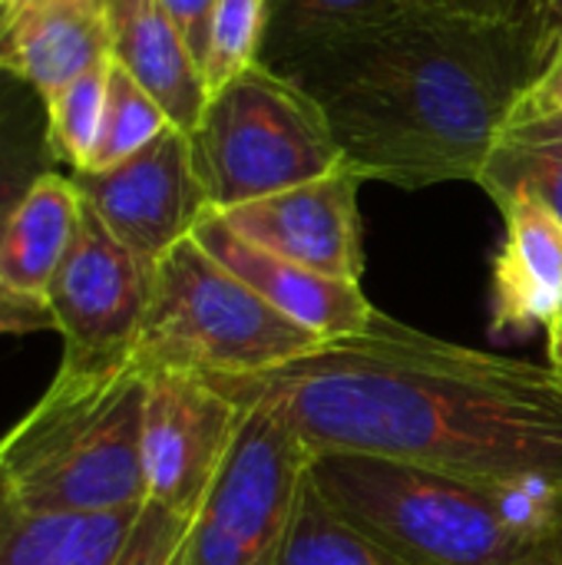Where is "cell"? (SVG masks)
I'll return each instance as SVG.
<instances>
[{
    "label": "cell",
    "mask_w": 562,
    "mask_h": 565,
    "mask_svg": "<svg viewBox=\"0 0 562 565\" xmlns=\"http://www.w3.org/2000/svg\"><path fill=\"white\" fill-rule=\"evenodd\" d=\"M275 411L311 454H371L474 483L562 490V374L431 338L374 311L351 338L252 377H209Z\"/></svg>",
    "instance_id": "obj_1"
},
{
    "label": "cell",
    "mask_w": 562,
    "mask_h": 565,
    "mask_svg": "<svg viewBox=\"0 0 562 565\" xmlns=\"http://www.w3.org/2000/svg\"><path fill=\"white\" fill-rule=\"evenodd\" d=\"M553 46L533 10L510 20L424 3L341 33L285 70L328 116L364 182H477L484 159Z\"/></svg>",
    "instance_id": "obj_2"
},
{
    "label": "cell",
    "mask_w": 562,
    "mask_h": 565,
    "mask_svg": "<svg viewBox=\"0 0 562 565\" xmlns=\"http://www.w3.org/2000/svg\"><path fill=\"white\" fill-rule=\"evenodd\" d=\"M328 507L407 565H523L562 546V490L494 487L371 454H311Z\"/></svg>",
    "instance_id": "obj_3"
},
{
    "label": "cell",
    "mask_w": 562,
    "mask_h": 565,
    "mask_svg": "<svg viewBox=\"0 0 562 565\" xmlns=\"http://www.w3.org/2000/svg\"><path fill=\"white\" fill-rule=\"evenodd\" d=\"M146 371L63 364L40 401L0 437V480L40 513L96 516L146 503Z\"/></svg>",
    "instance_id": "obj_4"
},
{
    "label": "cell",
    "mask_w": 562,
    "mask_h": 565,
    "mask_svg": "<svg viewBox=\"0 0 562 565\" xmlns=\"http://www.w3.org/2000/svg\"><path fill=\"white\" fill-rule=\"evenodd\" d=\"M325 341L262 301L192 235L152 268L136 364L202 377H252L285 367Z\"/></svg>",
    "instance_id": "obj_5"
},
{
    "label": "cell",
    "mask_w": 562,
    "mask_h": 565,
    "mask_svg": "<svg viewBox=\"0 0 562 565\" xmlns=\"http://www.w3.org/2000/svg\"><path fill=\"white\" fill-rule=\"evenodd\" d=\"M199 182L215 212L285 192L344 166L321 106L285 73L252 63L209 93L189 132Z\"/></svg>",
    "instance_id": "obj_6"
},
{
    "label": "cell",
    "mask_w": 562,
    "mask_h": 565,
    "mask_svg": "<svg viewBox=\"0 0 562 565\" xmlns=\"http://www.w3.org/2000/svg\"><path fill=\"white\" fill-rule=\"evenodd\" d=\"M311 450L268 407H242L235 440L189 526L182 565H275Z\"/></svg>",
    "instance_id": "obj_7"
},
{
    "label": "cell",
    "mask_w": 562,
    "mask_h": 565,
    "mask_svg": "<svg viewBox=\"0 0 562 565\" xmlns=\"http://www.w3.org/2000/svg\"><path fill=\"white\" fill-rule=\"evenodd\" d=\"M152 291V265L83 205L73 245L50 281L46 311L63 338V364L106 367L136 358Z\"/></svg>",
    "instance_id": "obj_8"
},
{
    "label": "cell",
    "mask_w": 562,
    "mask_h": 565,
    "mask_svg": "<svg viewBox=\"0 0 562 565\" xmlns=\"http://www.w3.org/2000/svg\"><path fill=\"white\" fill-rule=\"evenodd\" d=\"M238 420L242 407L209 377L149 367L142 401L146 500L192 520L235 440Z\"/></svg>",
    "instance_id": "obj_9"
},
{
    "label": "cell",
    "mask_w": 562,
    "mask_h": 565,
    "mask_svg": "<svg viewBox=\"0 0 562 565\" xmlns=\"http://www.w3.org/2000/svg\"><path fill=\"white\" fill-rule=\"evenodd\" d=\"M70 182L79 202L152 268L212 209L192 162L189 132L176 126L109 169L70 172Z\"/></svg>",
    "instance_id": "obj_10"
},
{
    "label": "cell",
    "mask_w": 562,
    "mask_h": 565,
    "mask_svg": "<svg viewBox=\"0 0 562 565\" xmlns=\"http://www.w3.org/2000/svg\"><path fill=\"white\" fill-rule=\"evenodd\" d=\"M361 182L364 179L354 169L341 166L321 179L225 209L219 215L235 235L272 255H282L318 275L361 281Z\"/></svg>",
    "instance_id": "obj_11"
},
{
    "label": "cell",
    "mask_w": 562,
    "mask_h": 565,
    "mask_svg": "<svg viewBox=\"0 0 562 565\" xmlns=\"http://www.w3.org/2000/svg\"><path fill=\"white\" fill-rule=\"evenodd\" d=\"M192 238L238 281H245L262 301H268L275 311L291 318L325 344L364 331L378 311L364 298L361 281L318 275L282 255H272L235 235L215 209L202 212V218L192 228Z\"/></svg>",
    "instance_id": "obj_12"
},
{
    "label": "cell",
    "mask_w": 562,
    "mask_h": 565,
    "mask_svg": "<svg viewBox=\"0 0 562 565\" xmlns=\"http://www.w3.org/2000/svg\"><path fill=\"white\" fill-rule=\"evenodd\" d=\"M500 212L507 232L494 255L490 331L500 341H523L562 318V218L530 195L510 199Z\"/></svg>",
    "instance_id": "obj_13"
},
{
    "label": "cell",
    "mask_w": 562,
    "mask_h": 565,
    "mask_svg": "<svg viewBox=\"0 0 562 565\" xmlns=\"http://www.w3.org/2000/svg\"><path fill=\"white\" fill-rule=\"evenodd\" d=\"M113 56L106 3L56 0L0 13V73L53 96Z\"/></svg>",
    "instance_id": "obj_14"
},
{
    "label": "cell",
    "mask_w": 562,
    "mask_h": 565,
    "mask_svg": "<svg viewBox=\"0 0 562 565\" xmlns=\"http://www.w3.org/2000/svg\"><path fill=\"white\" fill-rule=\"evenodd\" d=\"M113 60L162 106L169 122L192 132L209 103V86L189 43L159 0H106Z\"/></svg>",
    "instance_id": "obj_15"
},
{
    "label": "cell",
    "mask_w": 562,
    "mask_h": 565,
    "mask_svg": "<svg viewBox=\"0 0 562 565\" xmlns=\"http://www.w3.org/2000/svg\"><path fill=\"white\" fill-rule=\"evenodd\" d=\"M83 202L63 172H46L10 212L0 232V288L20 298L46 301L79 228Z\"/></svg>",
    "instance_id": "obj_16"
},
{
    "label": "cell",
    "mask_w": 562,
    "mask_h": 565,
    "mask_svg": "<svg viewBox=\"0 0 562 565\" xmlns=\"http://www.w3.org/2000/svg\"><path fill=\"white\" fill-rule=\"evenodd\" d=\"M477 185L497 209L530 195L562 218V113L517 103L484 159Z\"/></svg>",
    "instance_id": "obj_17"
},
{
    "label": "cell",
    "mask_w": 562,
    "mask_h": 565,
    "mask_svg": "<svg viewBox=\"0 0 562 565\" xmlns=\"http://www.w3.org/2000/svg\"><path fill=\"white\" fill-rule=\"evenodd\" d=\"M424 3L437 0H265V40L258 63L285 70L325 40L384 23Z\"/></svg>",
    "instance_id": "obj_18"
},
{
    "label": "cell",
    "mask_w": 562,
    "mask_h": 565,
    "mask_svg": "<svg viewBox=\"0 0 562 565\" xmlns=\"http://www.w3.org/2000/svg\"><path fill=\"white\" fill-rule=\"evenodd\" d=\"M56 166L43 99L26 83L0 73V232L20 199Z\"/></svg>",
    "instance_id": "obj_19"
},
{
    "label": "cell",
    "mask_w": 562,
    "mask_h": 565,
    "mask_svg": "<svg viewBox=\"0 0 562 565\" xmlns=\"http://www.w3.org/2000/svg\"><path fill=\"white\" fill-rule=\"evenodd\" d=\"M275 565H407L374 543L368 533L341 520L318 493L311 473L301 483L291 526Z\"/></svg>",
    "instance_id": "obj_20"
},
{
    "label": "cell",
    "mask_w": 562,
    "mask_h": 565,
    "mask_svg": "<svg viewBox=\"0 0 562 565\" xmlns=\"http://www.w3.org/2000/svg\"><path fill=\"white\" fill-rule=\"evenodd\" d=\"M113 60V56H109ZM109 60L96 63L63 89L43 99L46 106V136L56 162L70 166V172L89 169V159L99 142L103 113H106V83Z\"/></svg>",
    "instance_id": "obj_21"
},
{
    "label": "cell",
    "mask_w": 562,
    "mask_h": 565,
    "mask_svg": "<svg viewBox=\"0 0 562 565\" xmlns=\"http://www.w3.org/2000/svg\"><path fill=\"white\" fill-rule=\"evenodd\" d=\"M169 126L172 122L162 113V106L116 60H109L106 113H103V129H99V142L89 159V169H109V166L129 159L132 152L149 146Z\"/></svg>",
    "instance_id": "obj_22"
},
{
    "label": "cell",
    "mask_w": 562,
    "mask_h": 565,
    "mask_svg": "<svg viewBox=\"0 0 562 565\" xmlns=\"http://www.w3.org/2000/svg\"><path fill=\"white\" fill-rule=\"evenodd\" d=\"M265 40V0H219L209 26L202 76L209 93L258 63Z\"/></svg>",
    "instance_id": "obj_23"
},
{
    "label": "cell",
    "mask_w": 562,
    "mask_h": 565,
    "mask_svg": "<svg viewBox=\"0 0 562 565\" xmlns=\"http://www.w3.org/2000/svg\"><path fill=\"white\" fill-rule=\"evenodd\" d=\"M76 516L40 513L0 480V565H56Z\"/></svg>",
    "instance_id": "obj_24"
},
{
    "label": "cell",
    "mask_w": 562,
    "mask_h": 565,
    "mask_svg": "<svg viewBox=\"0 0 562 565\" xmlns=\"http://www.w3.org/2000/svg\"><path fill=\"white\" fill-rule=\"evenodd\" d=\"M192 520L159 503H142L113 565H182Z\"/></svg>",
    "instance_id": "obj_25"
},
{
    "label": "cell",
    "mask_w": 562,
    "mask_h": 565,
    "mask_svg": "<svg viewBox=\"0 0 562 565\" xmlns=\"http://www.w3.org/2000/svg\"><path fill=\"white\" fill-rule=\"evenodd\" d=\"M139 510L76 516L56 565H113Z\"/></svg>",
    "instance_id": "obj_26"
},
{
    "label": "cell",
    "mask_w": 562,
    "mask_h": 565,
    "mask_svg": "<svg viewBox=\"0 0 562 565\" xmlns=\"http://www.w3.org/2000/svg\"><path fill=\"white\" fill-rule=\"evenodd\" d=\"M162 10L169 13V20L176 23V30L182 33V40L189 43L192 56L199 60V66L205 63V50H209V26H212V13L219 0H159Z\"/></svg>",
    "instance_id": "obj_27"
},
{
    "label": "cell",
    "mask_w": 562,
    "mask_h": 565,
    "mask_svg": "<svg viewBox=\"0 0 562 565\" xmlns=\"http://www.w3.org/2000/svg\"><path fill=\"white\" fill-rule=\"evenodd\" d=\"M36 331H53V318L46 311V301L20 298V295L0 288V338L36 334Z\"/></svg>",
    "instance_id": "obj_28"
},
{
    "label": "cell",
    "mask_w": 562,
    "mask_h": 565,
    "mask_svg": "<svg viewBox=\"0 0 562 565\" xmlns=\"http://www.w3.org/2000/svg\"><path fill=\"white\" fill-rule=\"evenodd\" d=\"M520 103L533 106V109H556V113H562V40L556 43V50L550 53L540 76L527 86Z\"/></svg>",
    "instance_id": "obj_29"
},
{
    "label": "cell",
    "mask_w": 562,
    "mask_h": 565,
    "mask_svg": "<svg viewBox=\"0 0 562 565\" xmlns=\"http://www.w3.org/2000/svg\"><path fill=\"white\" fill-rule=\"evenodd\" d=\"M447 7L470 13V17H487V20H510L520 10H527V0H444Z\"/></svg>",
    "instance_id": "obj_30"
},
{
    "label": "cell",
    "mask_w": 562,
    "mask_h": 565,
    "mask_svg": "<svg viewBox=\"0 0 562 565\" xmlns=\"http://www.w3.org/2000/svg\"><path fill=\"white\" fill-rule=\"evenodd\" d=\"M527 10L537 13L547 43L556 50V43L562 40V0H527Z\"/></svg>",
    "instance_id": "obj_31"
},
{
    "label": "cell",
    "mask_w": 562,
    "mask_h": 565,
    "mask_svg": "<svg viewBox=\"0 0 562 565\" xmlns=\"http://www.w3.org/2000/svg\"><path fill=\"white\" fill-rule=\"evenodd\" d=\"M547 351H550V367L562 374V318L547 331Z\"/></svg>",
    "instance_id": "obj_32"
},
{
    "label": "cell",
    "mask_w": 562,
    "mask_h": 565,
    "mask_svg": "<svg viewBox=\"0 0 562 565\" xmlns=\"http://www.w3.org/2000/svg\"><path fill=\"white\" fill-rule=\"evenodd\" d=\"M40 3H56V0H0V13L23 10V7H40ZM96 3H106V0H96Z\"/></svg>",
    "instance_id": "obj_33"
},
{
    "label": "cell",
    "mask_w": 562,
    "mask_h": 565,
    "mask_svg": "<svg viewBox=\"0 0 562 565\" xmlns=\"http://www.w3.org/2000/svg\"><path fill=\"white\" fill-rule=\"evenodd\" d=\"M523 565H562V546H556L553 553H547V556H540V559H530V563Z\"/></svg>",
    "instance_id": "obj_34"
}]
</instances>
